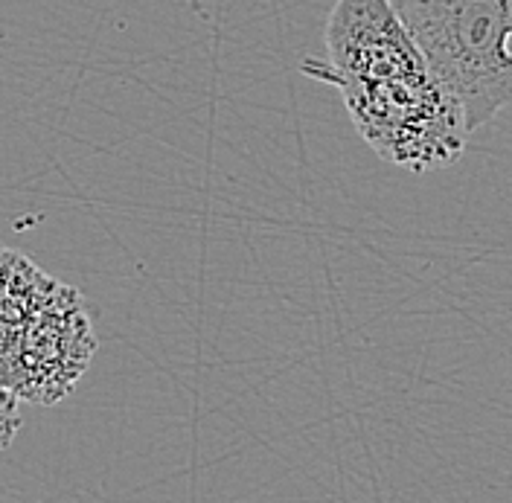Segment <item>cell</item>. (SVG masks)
Masks as SVG:
<instances>
[{"mask_svg":"<svg viewBox=\"0 0 512 503\" xmlns=\"http://www.w3.org/2000/svg\"><path fill=\"white\" fill-rule=\"evenodd\" d=\"M428 70L460 105L466 131L512 102V0H390Z\"/></svg>","mask_w":512,"mask_h":503,"instance_id":"obj_1","label":"cell"},{"mask_svg":"<svg viewBox=\"0 0 512 503\" xmlns=\"http://www.w3.org/2000/svg\"><path fill=\"white\" fill-rule=\"evenodd\" d=\"M335 88L364 143L393 166L428 172L454 163L466 149L463 111L431 70Z\"/></svg>","mask_w":512,"mask_h":503,"instance_id":"obj_2","label":"cell"},{"mask_svg":"<svg viewBox=\"0 0 512 503\" xmlns=\"http://www.w3.org/2000/svg\"><path fill=\"white\" fill-rule=\"evenodd\" d=\"M428 70L390 0H338L326 21V59H306L303 73L323 85L384 82Z\"/></svg>","mask_w":512,"mask_h":503,"instance_id":"obj_3","label":"cell"},{"mask_svg":"<svg viewBox=\"0 0 512 503\" xmlns=\"http://www.w3.org/2000/svg\"><path fill=\"white\" fill-rule=\"evenodd\" d=\"M59 283L32 268L27 259L0 251V387H6L12 361L35 315L56 294Z\"/></svg>","mask_w":512,"mask_h":503,"instance_id":"obj_4","label":"cell"},{"mask_svg":"<svg viewBox=\"0 0 512 503\" xmlns=\"http://www.w3.org/2000/svg\"><path fill=\"white\" fill-rule=\"evenodd\" d=\"M21 410H18V396L9 387H0V451L15 440L21 431Z\"/></svg>","mask_w":512,"mask_h":503,"instance_id":"obj_5","label":"cell"}]
</instances>
